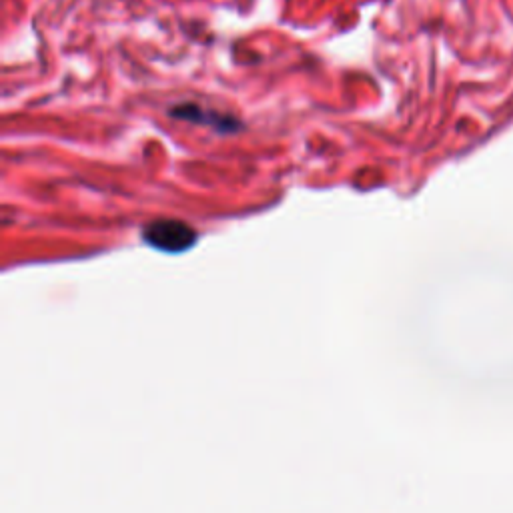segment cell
Returning <instances> with one entry per match:
<instances>
[{
    "mask_svg": "<svg viewBox=\"0 0 513 513\" xmlns=\"http://www.w3.org/2000/svg\"><path fill=\"white\" fill-rule=\"evenodd\" d=\"M171 115H173V117H179V119L195 121V123H211V125H215L219 131H229V129H235L233 125H231V127L227 125V119H225V117L213 115L211 111H209V115H207V111H203V117H201L199 113H195V109H193L191 105H181V107H175V109L171 111Z\"/></svg>",
    "mask_w": 513,
    "mask_h": 513,
    "instance_id": "cell-2",
    "label": "cell"
},
{
    "mask_svg": "<svg viewBox=\"0 0 513 513\" xmlns=\"http://www.w3.org/2000/svg\"><path fill=\"white\" fill-rule=\"evenodd\" d=\"M197 231L177 219H161L153 221L143 229V241L163 253L179 255L189 251L197 243Z\"/></svg>",
    "mask_w": 513,
    "mask_h": 513,
    "instance_id": "cell-1",
    "label": "cell"
}]
</instances>
